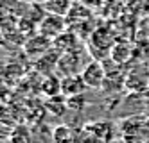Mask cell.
Instances as JSON below:
<instances>
[{"label": "cell", "mask_w": 149, "mask_h": 143, "mask_svg": "<svg viewBox=\"0 0 149 143\" xmlns=\"http://www.w3.org/2000/svg\"><path fill=\"white\" fill-rule=\"evenodd\" d=\"M86 82H84L83 75L76 73V75H65L61 79V93L65 97H76L81 95L84 90H86Z\"/></svg>", "instance_id": "7a4b0ae2"}, {"label": "cell", "mask_w": 149, "mask_h": 143, "mask_svg": "<svg viewBox=\"0 0 149 143\" xmlns=\"http://www.w3.org/2000/svg\"><path fill=\"white\" fill-rule=\"evenodd\" d=\"M144 143H149V140H146V141H144Z\"/></svg>", "instance_id": "8992f818"}, {"label": "cell", "mask_w": 149, "mask_h": 143, "mask_svg": "<svg viewBox=\"0 0 149 143\" xmlns=\"http://www.w3.org/2000/svg\"><path fill=\"white\" fill-rule=\"evenodd\" d=\"M81 75H83V79H84V82H86L88 88H101L104 84L106 75H108V73L104 72L102 64L99 61H92L88 64H84Z\"/></svg>", "instance_id": "6da1fadb"}, {"label": "cell", "mask_w": 149, "mask_h": 143, "mask_svg": "<svg viewBox=\"0 0 149 143\" xmlns=\"http://www.w3.org/2000/svg\"><path fill=\"white\" fill-rule=\"evenodd\" d=\"M56 23H63V20L58 18V15H52L47 16L43 21H41V32L47 36V38H54L56 34H61V29H56Z\"/></svg>", "instance_id": "277c9868"}, {"label": "cell", "mask_w": 149, "mask_h": 143, "mask_svg": "<svg viewBox=\"0 0 149 143\" xmlns=\"http://www.w3.org/2000/svg\"><path fill=\"white\" fill-rule=\"evenodd\" d=\"M110 56L117 64H124L131 57V45L127 41H117V43H113V47L110 50Z\"/></svg>", "instance_id": "3957f363"}, {"label": "cell", "mask_w": 149, "mask_h": 143, "mask_svg": "<svg viewBox=\"0 0 149 143\" xmlns=\"http://www.w3.org/2000/svg\"><path fill=\"white\" fill-rule=\"evenodd\" d=\"M54 141L56 143H72L74 141V133H72V129L65 127V125H61L54 131Z\"/></svg>", "instance_id": "5b68a950"}]
</instances>
